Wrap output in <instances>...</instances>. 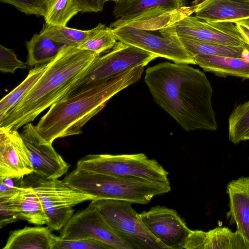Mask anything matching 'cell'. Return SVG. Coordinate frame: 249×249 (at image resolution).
<instances>
[{
    "label": "cell",
    "mask_w": 249,
    "mask_h": 249,
    "mask_svg": "<svg viewBox=\"0 0 249 249\" xmlns=\"http://www.w3.org/2000/svg\"><path fill=\"white\" fill-rule=\"evenodd\" d=\"M144 82L156 103L184 130L217 129L213 88L199 69L187 64L162 62L147 68Z\"/></svg>",
    "instance_id": "cell-1"
},
{
    "label": "cell",
    "mask_w": 249,
    "mask_h": 249,
    "mask_svg": "<svg viewBox=\"0 0 249 249\" xmlns=\"http://www.w3.org/2000/svg\"><path fill=\"white\" fill-rule=\"evenodd\" d=\"M98 55L77 47L65 45L47 64L44 73L29 93L0 119V127L17 130L65 98Z\"/></svg>",
    "instance_id": "cell-2"
},
{
    "label": "cell",
    "mask_w": 249,
    "mask_h": 249,
    "mask_svg": "<svg viewBox=\"0 0 249 249\" xmlns=\"http://www.w3.org/2000/svg\"><path fill=\"white\" fill-rule=\"evenodd\" d=\"M144 66L121 72L53 105L35 126L39 135L53 143L56 139L82 133L84 125L113 96L141 78Z\"/></svg>",
    "instance_id": "cell-3"
},
{
    "label": "cell",
    "mask_w": 249,
    "mask_h": 249,
    "mask_svg": "<svg viewBox=\"0 0 249 249\" xmlns=\"http://www.w3.org/2000/svg\"><path fill=\"white\" fill-rule=\"evenodd\" d=\"M63 180L72 188L94 196L96 199L141 204H146L154 197L171 190L170 184L91 173L76 168Z\"/></svg>",
    "instance_id": "cell-4"
},
{
    "label": "cell",
    "mask_w": 249,
    "mask_h": 249,
    "mask_svg": "<svg viewBox=\"0 0 249 249\" xmlns=\"http://www.w3.org/2000/svg\"><path fill=\"white\" fill-rule=\"evenodd\" d=\"M113 29L131 26L149 31L162 29L180 18L186 0H123L116 2Z\"/></svg>",
    "instance_id": "cell-5"
},
{
    "label": "cell",
    "mask_w": 249,
    "mask_h": 249,
    "mask_svg": "<svg viewBox=\"0 0 249 249\" xmlns=\"http://www.w3.org/2000/svg\"><path fill=\"white\" fill-rule=\"evenodd\" d=\"M76 168L91 173L170 184L167 171L143 153L89 154L77 161Z\"/></svg>",
    "instance_id": "cell-6"
},
{
    "label": "cell",
    "mask_w": 249,
    "mask_h": 249,
    "mask_svg": "<svg viewBox=\"0 0 249 249\" xmlns=\"http://www.w3.org/2000/svg\"><path fill=\"white\" fill-rule=\"evenodd\" d=\"M28 176L24 184L31 186L38 196L48 219L46 225L52 230L62 229L74 214L76 205L96 199L63 180L47 179L34 173Z\"/></svg>",
    "instance_id": "cell-7"
},
{
    "label": "cell",
    "mask_w": 249,
    "mask_h": 249,
    "mask_svg": "<svg viewBox=\"0 0 249 249\" xmlns=\"http://www.w3.org/2000/svg\"><path fill=\"white\" fill-rule=\"evenodd\" d=\"M92 201L113 231L131 249H167L148 230L131 203L112 199Z\"/></svg>",
    "instance_id": "cell-8"
},
{
    "label": "cell",
    "mask_w": 249,
    "mask_h": 249,
    "mask_svg": "<svg viewBox=\"0 0 249 249\" xmlns=\"http://www.w3.org/2000/svg\"><path fill=\"white\" fill-rule=\"evenodd\" d=\"M157 57L155 54L118 41L107 53L96 57L66 97L130 69L144 67Z\"/></svg>",
    "instance_id": "cell-9"
},
{
    "label": "cell",
    "mask_w": 249,
    "mask_h": 249,
    "mask_svg": "<svg viewBox=\"0 0 249 249\" xmlns=\"http://www.w3.org/2000/svg\"><path fill=\"white\" fill-rule=\"evenodd\" d=\"M158 31L161 35H176L226 45H248L234 23L206 21L190 15Z\"/></svg>",
    "instance_id": "cell-10"
},
{
    "label": "cell",
    "mask_w": 249,
    "mask_h": 249,
    "mask_svg": "<svg viewBox=\"0 0 249 249\" xmlns=\"http://www.w3.org/2000/svg\"><path fill=\"white\" fill-rule=\"evenodd\" d=\"M117 40L174 63L196 64L176 35H156L131 26L112 29Z\"/></svg>",
    "instance_id": "cell-11"
},
{
    "label": "cell",
    "mask_w": 249,
    "mask_h": 249,
    "mask_svg": "<svg viewBox=\"0 0 249 249\" xmlns=\"http://www.w3.org/2000/svg\"><path fill=\"white\" fill-rule=\"evenodd\" d=\"M59 237L68 240L94 239L113 249H131L113 231L92 200L87 207L72 215L61 230Z\"/></svg>",
    "instance_id": "cell-12"
},
{
    "label": "cell",
    "mask_w": 249,
    "mask_h": 249,
    "mask_svg": "<svg viewBox=\"0 0 249 249\" xmlns=\"http://www.w3.org/2000/svg\"><path fill=\"white\" fill-rule=\"evenodd\" d=\"M20 135L28 150L33 173L47 179H58L68 171L70 164L44 140L31 123L25 125Z\"/></svg>",
    "instance_id": "cell-13"
},
{
    "label": "cell",
    "mask_w": 249,
    "mask_h": 249,
    "mask_svg": "<svg viewBox=\"0 0 249 249\" xmlns=\"http://www.w3.org/2000/svg\"><path fill=\"white\" fill-rule=\"evenodd\" d=\"M148 230L167 249H181L191 230L174 210L157 206L139 213Z\"/></svg>",
    "instance_id": "cell-14"
},
{
    "label": "cell",
    "mask_w": 249,
    "mask_h": 249,
    "mask_svg": "<svg viewBox=\"0 0 249 249\" xmlns=\"http://www.w3.org/2000/svg\"><path fill=\"white\" fill-rule=\"evenodd\" d=\"M28 150L16 130L0 127V179L33 173Z\"/></svg>",
    "instance_id": "cell-15"
},
{
    "label": "cell",
    "mask_w": 249,
    "mask_h": 249,
    "mask_svg": "<svg viewBox=\"0 0 249 249\" xmlns=\"http://www.w3.org/2000/svg\"><path fill=\"white\" fill-rule=\"evenodd\" d=\"M195 16L211 22H235L249 19V0H195Z\"/></svg>",
    "instance_id": "cell-16"
},
{
    "label": "cell",
    "mask_w": 249,
    "mask_h": 249,
    "mask_svg": "<svg viewBox=\"0 0 249 249\" xmlns=\"http://www.w3.org/2000/svg\"><path fill=\"white\" fill-rule=\"evenodd\" d=\"M230 210L227 213L230 224H236L239 232L249 245V177L232 180L227 186Z\"/></svg>",
    "instance_id": "cell-17"
},
{
    "label": "cell",
    "mask_w": 249,
    "mask_h": 249,
    "mask_svg": "<svg viewBox=\"0 0 249 249\" xmlns=\"http://www.w3.org/2000/svg\"><path fill=\"white\" fill-rule=\"evenodd\" d=\"M193 58L196 64L205 71L249 79V57L197 54Z\"/></svg>",
    "instance_id": "cell-18"
},
{
    "label": "cell",
    "mask_w": 249,
    "mask_h": 249,
    "mask_svg": "<svg viewBox=\"0 0 249 249\" xmlns=\"http://www.w3.org/2000/svg\"><path fill=\"white\" fill-rule=\"evenodd\" d=\"M52 230L48 227H25L11 231L2 249H51Z\"/></svg>",
    "instance_id": "cell-19"
},
{
    "label": "cell",
    "mask_w": 249,
    "mask_h": 249,
    "mask_svg": "<svg viewBox=\"0 0 249 249\" xmlns=\"http://www.w3.org/2000/svg\"><path fill=\"white\" fill-rule=\"evenodd\" d=\"M12 198L20 220L37 226L47 224L48 219L41 202L31 186L24 184Z\"/></svg>",
    "instance_id": "cell-20"
},
{
    "label": "cell",
    "mask_w": 249,
    "mask_h": 249,
    "mask_svg": "<svg viewBox=\"0 0 249 249\" xmlns=\"http://www.w3.org/2000/svg\"><path fill=\"white\" fill-rule=\"evenodd\" d=\"M179 41L193 57L205 54L241 58L249 57V46H233L178 36Z\"/></svg>",
    "instance_id": "cell-21"
},
{
    "label": "cell",
    "mask_w": 249,
    "mask_h": 249,
    "mask_svg": "<svg viewBox=\"0 0 249 249\" xmlns=\"http://www.w3.org/2000/svg\"><path fill=\"white\" fill-rule=\"evenodd\" d=\"M65 45L57 43L39 33L26 42L28 51L27 64L36 66L51 62Z\"/></svg>",
    "instance_id": "cell-22"
},
{
    "label": "cell",
    "mask_w": 249,
    "mask_h": 249,
    "mask_svg": "<svg viewBox=\"0 0 249 249\" xmlns=\"http://www.w3.org/2000/svg\"><path fill=\"white\" fill-rule=\"evenodd\" d=\"M47 64L36 66L31 69L23 81L1 100L0 119L3 118L29 93L44 73Z\"/></svg>",
    "instance_id": "cell-23"
},
{
    "label": "cell",
    "mask_w": 249,
    "mask_h": 249,
    "mask_svg": "<svg viewBox=\"0 0 249 249\" xmlns=\"http://www.w3.org/2000/svg\"><path fill=\"white\" fill-rule=\"evenodd\" d=\"M249 249V245L237 231L217 227L206 232L204 249Z\"/></svg>",
    "instance_id": "cell-24"
},
{
    "label": "cell",
    "mask_w": 249,
    "mask_h": 249,
    "mask_svg": "<svg viewBox=\"0 0 249 249\" xmlns=\"http://www.w3.org/2000/svg\"><path fill=\"white\" fill-rule=\"evenodd\" d=\"M99 23L88 30H81L67 26H54L46 24L40 32L53 40L64 45L78 47L97 32L102 26Z\"/></svg>",
    "instance_id": "cell-25"
},
{
    "label": "cell",
    "mask_w": 249,
    "mask_h": 249,
    "mask_svg": "<svg viewBox=\"0 0 249 249\" xmlns=\"http://www.w3.org/2000/svg\"><path fill=\"white\" fill-rule=\"evenodd\" d=\"M79 12L73 0H52L48 3L44 18L47 25L66 26Z\"/></svg>",
    "instance_id": "cell-26"
},
{
    "label": "cell",
    "mask_w": 249,
    "mask_h": 249,
    "mask_svg": "<svg viewBox=\"0 0 249 249\" xmlns=\"http://www.w3.org/2000/svg\"><path fill=\"white\" fill-rule=\"evenodd\" d=\"M249 131V101L237 106L229 118V139L234 144Z\"/></svg>",
    "instance_id": "cell-27"
},
{
    "label": "cell",
    "mask_w": 249,
    "mask_h": 249,
    "mask_svg": "<svg viewBox=\"0 0 249 249\" xmlns=\"http://www.w3.org/2000/svg\"><path fill=\"white\" fill-rule=\"evenodd\" d=\"M112 28L104 24L101 27L83 43L77 47L79 49L101 53L111 49L117 42Z\"/></svg>",
    "instance_id": "cell-28"
},
{
    "label": "cell",
    "mask_w": 249,
    "mask_h": 249,
    "mask_svg": "<svg viewBox=\"0 0 249 249\" xmlns=\"http://www.w3.org/2000/svg\"><path fill=\"white\" fill-rule=\"evenodd\" d=\"M51 249H113L106 243L90 239L68 240L53 234Z\"/></svg>",
    "instance_id": "cell-29"
},
{
    "label": "cell",
    "mask_w": 249,
    "mask_h": 249,
    "mask_svg": "<svg viewBox=\"0 0 249 249\" xmlns=\"http://www.w3.org/2000/svg\"><path fill=\"white\" fill-rule=\"evenodd\" d=\"M15 6L18 11L26 15L44 16L45 15L47 0H0Z\"/></svg>",
    "instance_id": "cell-30"
},
{
    "label": "cell",
    "mask_w": 249,
    "mask_h": 249,
    "mask_svg": "<svg viewBox=\"0 0 249 249\" xmlns=\"http://www.w3.org/2000/svg\"><path fill=\"white\" fill-rule=\"evenodd\" d=\"M27 62L19 60L12 49L0 45V70L2 72L14 73L19 69L26 68Z\"/></svg>",
    "instance_id": "cell-31"
},
{
    "label": "cell",
    "mask_w": 249,
    "mask_h": 249,
    "mask_svg": "<svg viewBox=\"0 0 249 249\" xmlns=\"http://www.w3.org/2000/svg\"><path fill=\"white\" fill-rule=\"evenodd\" d=\"M20 220L12 196L0 198V227Z\"/></svg>",
    "instance_id": "cell-32"
},
{
    "label": "cell",
    "mask_w": 249,
    "mask_h": 249,
    "mask_svg": "<svg viewBox=\"0 0 249 249\" xmlns=\"http://www.w3.org/2000/svg\"><path fill=\"white\" fill-rule=\"evenodd\" d=\"M23 178H5L0 179V198L11 197L24 186Z\"/></svg>",
    "instance_id": "cell-33"
},
{
    "label": "cell",
    "mask_w": 249,
    "mask_h": 249,
    "mask_svg": "<svg viewBox=\"0 0 249 249\" xmlns=\"http://www.w3.org/2000/svg\"><path fill=\"white\" fill-rule=\"evenodd\" d=\"M206 232L201 230H191L186 240L184 249H204Z\"/></svg>",
    "instance_id": "cell-34"
},
{
    "label": "cell",
    "mask_w": 249,
    "mask_h": 249,
    "mask_svg": "<svg viewBox=\"0 0 249 249\" xmlns=\"http://www.w3.org/2000/svg\"><path fill=\"white\" fill-rule=\"evenodd\" d=\"M79 12H98L103 9L105 0H73Z\"/></svg>",
    "instance_id": "cell-35"
},
{
    "label": "cell",
    "mask_w": 249,
    "mask_h": 249,
    "mask_svg": "<svg viewBox=\"0 0 249 249\" xmlns=\"http://www.w3.org/2000/svg\"><path fill=\"white\" fill-rule=\"evenodd\" d=\"M246 43L249 46V19L234 23Z\"/></svg>",
    "instance_id": "cell-36"
},
{
    "label": "cell",
    "mask_w": 249,
    "mask_h": 249,
    "mask_svg": "<svg viewBox=\"0 0 249 249\" xmlns=\"http://www.w3.org/2000/svg\"><path fill=\"white\" fill-rule=\"evenodd\" d=\"M249 140V131L244 136L242 141Z\"/></svg>",
    "instance_id": "cell-37"
},
{
    "label": "cell",
    "mask_w": 249,
    "mask_h": 249,
    "mask_svg": "<svg viewBox=\"0 0 249 249\" xmlns=\"http://www.w3.org/2000/svg\"><path fill=\"white\" fill-rule=\"evenodd\" d=\"M105 0V2L111 1H114L116 3V2H119V1L123 0Z\"/></svg>",
    "instance_id": "cell-38"
},
{
    "label": "cell",
    "mask_w": 249,
    "mask_h": 249,
    "mask_svg": "<svg viewBox=\"0 0 249 249\" xmlns=\"http://www.w3.org/2000/svg\"><path fill=\"white\" fill-rule=\"evenodd\" d=\"M52 0H47L48 3L49 2H50V1H51Z\"/></svg>",
    "instance_id": "cell-39"
}]
</instances>
